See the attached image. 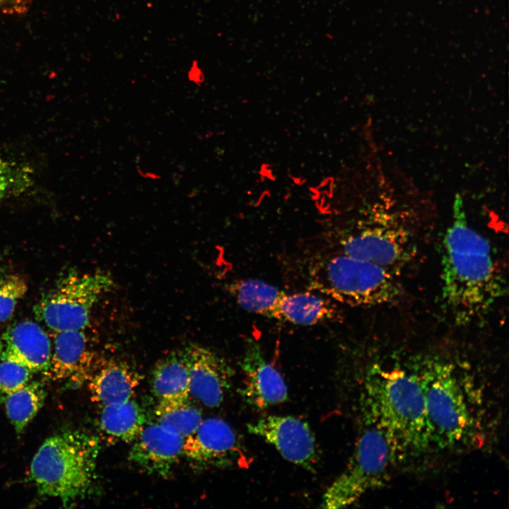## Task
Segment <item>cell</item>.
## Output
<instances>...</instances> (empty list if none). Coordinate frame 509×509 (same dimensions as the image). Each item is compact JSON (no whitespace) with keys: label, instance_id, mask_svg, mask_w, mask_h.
<instances>
[{"label":"cell","instance_id":"cell-1","mask_svg":"<svg viewBox=\"0 0 509 509\" xmlns=\"http://www.w3.org/2000/svg\"><path fill=\"white\" fill-rule=\"evenodd\" d=\"M503 293V281L491 245L468 223L458 194L443 242V301L455 320L464 324L486 314Z\"/></svg>","mask_w":509,"mask_h":509},{"label":"cell","instance_id":"cell-2","mask_svg":"<svg viewBox=\"0 0 509 509\" xmlns=\"http://www.w3.org/2000/svg\"><path fill=\"white\" fill-rule=\"evenodd\" d=\"M363 402L365 419L385 432L396 458L429 447L424 395L416 371L373 368L365 380Z\"/></svg>","mask_w":509,"mask_h":509},{"label":"cell","instance_id":"cell-3","mask_svg":"<svg viewBox=\"0 0 509 509\" xmlns=\"http://www.w3.org/2000/svg\"><path fill=\"white\" fill-rule=\"evenodd\" d=\"M99 451L96 437L81 431H62L40 447L31 462V478L41 494L72 503L90 489Z\"/></svg>","mask_w":509,"mask_h":509},{"label":"cell","instance_id":"cell-4","mask_svg":"<svg viewBox=\"0 0 509 509\" xmlns=\"http://www.w3.org/2000/svg\"><path fill=\"white\" fill-rule=\"evenodd\" d=\"M415 371L424 395L431 443L447 448L472 443L479 423L455 367L430 360Z\"/></svg>","mask_w":509,"mask_h":509},{"label":"cell","instance_id":"cell-5","mask_svg":"<svg viewBox=\"0 0 509 509\" xmlns=\"http://www.w3.org/2000/svg\"><path fill=\"white\" fill-rule=\"evenodd\" d=\"M310 273L313 288L349 305H383L402 293L395 272L343 253L320 260Z\"/></svg>","mask_w":509,"mask_h":509},{"label":"cell","instance_id":"cell-6","mask_svg":"<svg viewBox=\"0 0 509 509\" xmlns=\"http://www.w3.org/2000/svg\"><path fill=\"white\" fill-rule=\"evenodd\" d=\"M395 457L385 432L365 419L349 461L325 491L321 507L338 509L356 503L381 484Z\"/></svg>","mask_w":509,"mask_h":509},{"label":"cell","instance_id":"cell-7","mask_svg":"<svg viewBox=\"0 0 509 509\" xmlns=\"http://www.w3.org/2000/svg\"><path fill=\"white\" fill-rule=\"evenodd\" d=\"M114 284L107 272H69L41 297L34 313L54 332L83 329L89 324L94 305Z\"/></svg>","mask_w":509,"mask_h":509},{"label":"cell","instance_id":"cell-8","mask_svg":"<svg viewBox=\"0 0 509 509\" xmlns=\"http://www.w3.org/2000/svg\"><path fill=\"white\" fill-rule=\"evenodd\" d=\"M370 221L341 240V253L396 273L411 255L409 233L397 217L386 210L376 211Z\"/></svg>","mask_w":509,"mask_h":509},{"label":"cell","instance_id":"cell-9","mask_svg":"<svg viewBox=\"0 0 509 509\" xmlns=\"http://www.w3.org/2000/svg\"><path fill=\"white\" fill-rule=\"evenodd\" d=\"M183 456L196 468L247 467V452L235 431L223 420L208 418L185 439Z\"/></svg>","mask_w":509,"mask_h":509},{"label":"cell","instance_id":"cell-10","mask_svg":"<svg viewBox=\"0 0 509 509\" xmlns=\"http://www.w3.org/2000/svg\"><path fill=\"white\" fill-rule=\"evenodd\" d=\"M247 431L274 446L287 461L315 472L319 451L307 422L293 416L267 415L247 423Z\"/></svg>","mask_w":509,"mask_h":509},{"label":"cell","instance_id":"cell-11","mask_svg":"<svg viewBox=\"0 0 509 509\" xmlns=\"http://www.w3.org/2000/svg\"><path fill=\"white\" fill-rule=\"evenodd\" d=\"M240 367L243 381L240 395L250 406L262 410L288 399V387L279 371L267 362L259 345L247 339Z\"/></svg>","mask_w":509,"mask_h":509},{"label":"cell","instance_id":"cell-12","mask_svg":"<svg viewBox=\"0 0 509 509\" xmlns=\"http://www.w3.org/2000/svg\"><path fill=\"white\" fill-rule=\"evenodd\" d=\"M182 351L189 373V394L206 406H218L231 385V367L207 347L192 344Z\"/></svg>","mask_w":509,"mask_h":509},{"label":"cell","instance_id":"cell-13","mask_svg":"<svg viewBox=\"0 0 509 509\" xmlns=\"http://www.w3.org/2000/svg\"><path fill=\"white\" fill-rule=\"evenodd\" d=\"M185 439L156 422L146 423L132 442L128 460L148 474L166 478L183 456Z\"/></svg>","mask_w":509,"mask_h":509},{"label":"cell","instance_id":"cell-14","mask_svg":"<svg viewBox=\"0 0 509 509\" xmlns=\"http://www.w3.org/2000/svg\"><path fill=\"white\" fill-rule=\"evenodd\" d=\"M48 369L52 379L74 385L88 381L98 361L83 329L55 332Z\"/></svg>","mask_w":509,"mask_h":509},{"label":"cell","instance_id":"cell-15","mask_svg":"<svg viewBox=\"0 0 509 509\" xmlns=\"http://www.w3.org/2000/svg\"><path fill=\"white\" fill-rule=\"evenodd\" d=\"M52 353L49 337L42 327L31 320L16 322L0 337V360H12L33 373H45Z\"/></svg>","mask_w":509,"mask_h":509},{"label":"cell","instance_id":"cell-16","mask_svg":"<svg viewBox=\"0 0 509 509\" xmlns=\"http://www.w3.org/2000/svg\"><path fill=\"white\" fill-rule=\"evenodd\" d=\"M141 379L126 362L113 359L98 361L87 382L92 399L103 406L132 399Z\"/></svg>","mask_w":509,"mask_h":509},{"label":"cell","instance_id":"cell-17","mask_svg":"<svg viewBox=\"0 0 509 509\" xmlns=\"http://www.w3.org/2000/svg\"><path fill=\"white\" fill-rule=\"evenodd\" d=\"M151 385L158 401L189 398V373L182 350L172 351L156 363Z\"/></svg>","mask_w":509,"mask_h":509},{"label":"cell","instance_id":"cell-18","mask_svg":"<svg viewBox=\"0 0 509 509\" xmlns=\"http://www.w3.org/2000/svg\"><path fill=\"white\" fill-rule=\"evenodd\" d=\"M101 407L100 430L114 441L132 443L146 424L143 409L133 398Z\"/></svg>","mask_w":509,"mask_h":509},{"label":"cell","instance_id":"cell-19","mask_svg":"<svg viewBox=\"0 0 509 509\" xmlns=\"http://www.w3.org/2000/svg\"><path fill=\"white\" fill-rule=\"evenodd\" d=\"M333 305L311 293L284 295L276 307L274 318L292 323L311 325L334 317Z\"/></svg>","mask_w":509,"mask_h":509},{"label":"cell","instance_id":"cell-20","mask_svg":"<svg viewBox=\"0 0 509 509\" xmlns=\"http://www.w3.org/2000/svg\"><path fill=\"white\" fill-rule=\"evenodd\" d=\"M228 290L244 309L274 318L278 303L284 292L257 279L233 282Z\"/></svg>","mask_w":509,"mask_h":509},{"label":"cell","instance_id":"cell-21","mask_svg":"<svg viewBox=\"0 0 509 509\" xmlns=\"http://www.w3.org/2000/svg\"><path fill=\"white\" fill-rule=\"evenodd\" d=\"M155 414L156 423L184 438L194 432L203 420L200 410L188 399L158 401Z\"/></svg>","mask_w":509,"mask_h":509},{"label":"cell","instance_id":"cell-22","mask_svg":"<svg viewBox=\"0 0 509 509\" xmlns=\"http://www.w3.org/2000/svg\"><path fill=\"white\" fill-rule=\"evenodd\" d=\"M45 398L44 387L37 381L29 382L4 397L7 416L17 433H22L35 416Z\"/></svg>","mask_w":509,"mask_h":509},{"label":"cell","instance_id":"cell-23","mask_svg":"<svg viewBox=\"0 0 509 509\" xmlns=\"http://www.w3.org/2000/svg\"><path fill=\"white\" fill-rule=\"evenodd\" d=\"M32 371L25 365L12 361H0V395L5 396L19 390L30 382Z\"/></svg>","mask_w":509,"mask_h":509},{"label":"cell","instance_id":"cell-24","mask_svg":"<svg viewBox=\"0 0 509 509\" xmlns=\"http://www.w3.org/2000/svg\"><path fill=\"white\" fill-rule=\"evenodd\" d=\"M28 287L21 277L12 276L0 283V322L8 320L20 299L25 294Z\"/></svg>","mask_w":509,"mask_h":509},{"label":"cell","instance_id":"cell-25","mask_svg":"<svg viewBox=\"0 0 509 509\" xmlns=\"http://www.w3.org/2000/svg\"><path fill=\"white\" fill-rule=\"evenodd\" d=\"M15 181V174L11 164L0 156V203L6 197Z\"/></svg>","mask_w":509,"mask_h":509},{"label":"cell","instance_id":"cell-26","mask_svg":"<svg viewBox=\"0 0 509 509\" xmlns=\"http://www.w3.org/2000/svg\"><path fill=\"white\" fill-rule=\"evenodd\" d=\"M2 281H3V279H1V276H0V283H1Z\"/></svg>","mask_w":509,"mask_h":509}]
</instances>
